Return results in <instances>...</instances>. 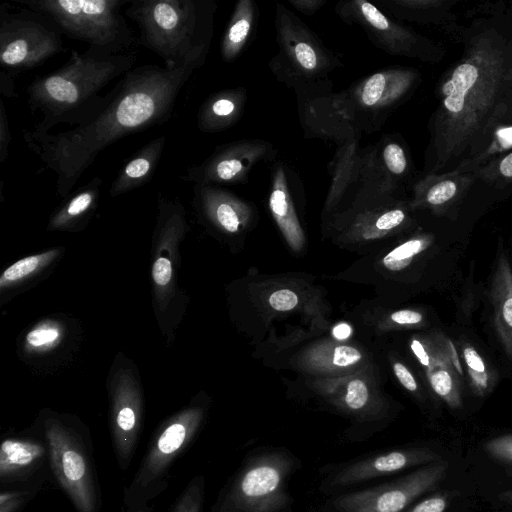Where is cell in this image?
Returning <instances> with one entry per match:
<instances>
[{
    "label": "cell",
    "mask_w": 512,
    "mask_h": 512,
    "mask_svg": "<svg viewBox=\"0 0 512 512\" xmlns=\"http://www.w3.org/2000/svg\"><path fill=\"white\" fill-rule=\"evenodd\" d=\"M411 349L422 365L428 366L430 364L429 355L427 354L423 345L418 340L412 341Z\"/></svg>",
    "instance_id": "c3c4849f"
},
{
    "label": "cell",
    "mask_w": 512,
    "mask_h": 512,
    "mask_svg": "<svg viewBox=\"0 0 512 512\" xmlns=\"http://www.w3.org/2000/svg\"><path fill=\"white\" fill-rule=\"evenodd\" d=\"M245 101V90L241 88L225 89L210 95L198 110V129L211 133L229 128L242 114Z\"/></svg>",
    "instance_id": "ffe728a7"
},
{
    "label": "cell",
    "mask_w": 512,
    "mask_h": 512,
    "mask_svg": "<svg viewBox=\"0 0 512 512\" xmlns=\"http://www.w3.org/2000/svg\"><path fill=\"white\" fill-rule=\"evenodd\" d=\"M40 491L36 488H1L0 512H20Z\"/></svg>",
    "instance_id": "1f68e13d"
},
{
    "label": "cell",
    "mask_w": 512,
    "mask_h": 512,
    "mask_svg": "<svg viewBox=\"0 0 512 512\" xmlns=\"http://www.w3.org/2000/svg\"><path fill=\"white\" fill-rule=\"evenodd\" d=\"M255 18L256 6L253 1L237 2L221 41L223 60L230 62L238 57L251 36Z\"/></svg>",
    "instance_id": "603a6c76"
},
{
    "label": "cell",
    "mask_w": 512,
    "mask_h": 512,
    "mask_svg": "<svg viewBox=\"0 0 512 512\" xmlns=\"http://www.w3.org/2000/svg\"><path fill=\"white\" fill-rule=\"evenodd\" d=\"M200 64L142 65L128 71L106 94L104 105L84 123L56 133L23 138L46 169L56 175V193L69 194L108 146L132 133L167 122L178 95Z\"/></svg>",
    "instance_id": "7a4b0ae2"
},
{
    "label": "cell",
    "mask_w": 512,
    "mask_h": 512,
    "mask_svg": "<svg viewBox=\"0 0 512 512\" xmlns=\"http://www.w3.org/2000/svg\"><path fill=\"white\" fill-rule=\"evenodd\" d=\"M417 81V70L385 69L339 94H334V102L340 116L357 132L374 131L404 101Z\"/></svg>",
    "instance_id": "30bf717a"
},
{
    "label": "cell",
    "mask_w": 512,
    "mask_h": 512,
    "mask_svg": "<svg viewBox=\"0 0 512 512\" xmlns=\"http://www.w3.org/2000/svg\"><path fill=\"white\" fill-rule=\"evenodd\" d=\"M59 333L53 328L36 329L28 333L27 342L34 346L39 347L53 342L57 339Z\"/></svg>",
    "instance_id": "b9f144b4"
},
{
    "label": "cell",
    "mask_w": 512,
    "mask_h": 512,
    "mask_svg": "<svg viewBox=\"0 0 512 512\" xmlns=\"http://www.w3.org/2000/svg\"><path fill=\"white\" fill-rule=\"evenodd\" d=\"M512 152V119L497 126L491 134L486 147L470 161L457 170L472 172L493 159Z\"/></svg>",
    "instance_id": "4316f807"
},
{
    "label": "cell",
    "mask_w": 512,
    "mask_h": 512,
    "mask_svg": "<svg viewBox=\"0 0 512 512\" xmlns=\"http://www.w3.org/2000/svg\"><path fill=\"white\" fill-rule=\"evenodd\" d=\"M278 54L270 62L277 78L295 90L323 84L339 60L317 36L285 6L276 9Z\"/></svg>",
    "instance_id": "ba28073f"
},
{
    "label": "cell",
    "mask_w": 512,
    "mask_h": 512,
    "mask_svg": "<svg viewBox=\"0 0 512 512\" xmlns=\"http://www.w3.org/2000/svg\"><path fill=\"white\" fill-rule=\"evenodd\" d=\"M406 219V213L402 208L394 207L383 211L377 218L375 227L377 230L388 231L400 226Z\"/></svg>",
    "instance_id": "74e56055"
},
{
    "label": "cell",
    "mask_w": 512,
    "mask_h": 512,
    "mask_svg": "<svg viewBox=\"0 0 512 512\" xmlns=\"http://www.w3.org/2000/svg\"><path fill=\"white\" fill-rule=\"evenodd\" d=\"M204 495V477L198 474L186 484L170 512H202Z\"/></svg>",
    "instance_id": "f546056e"
},
{
    "label": "cell",
    "mask_w": 512,
    "mask_h": 512,
    "mask_svg": "<svg viewBox=\"0 0 512 512\" xmlns=\"http://www.w3.org/2000/svg\"><path fill=\"white\" fill-rule=\"evenodd\" d=\"M135 60L134 51L112 54L91 47L83 53L73 51L64 66L28 85V104L43 115L30 131L45 134L56 126L71 128L90 119L106 101L102 90L130 71Z\"/></svg>",
    "instance_id": "3957f363"
},
{
    "label": "cell",
    "mask_w": 512,
    "mask_h": 512,
    "mask_svg": "<svg viewBox=\"0 0 512 512\" xmlns=\"http://www.w3.org/2000/svg\"><path fill=\"white\" fill-rule=\"evenodd\" d=\"M292 459L275 452L247 463L211 512H280L286 506V479Z\"/></svg>",
    "instance_id": "8fae6325"
},
{
    "label": "cell",
    "mask_w": 512,
    "mask_h": 512,
    "mask_svg": "<svg viewBox=\"0 0 512 512\" xmlns=\"http://www.w3.org/2000/svg\"><path fill=\"white\" fill-rule=\"evenodd\" d=\"M394 373L400 383L409 391L417 389V383L410 371L401 363H395L393 366Z\"/></svg>",
    "instance_id": "ee69618b"
},
{
    "label": "cell",
    "mask_w": 512,
    "mask_h": 512,
    "mask_svg": "<svg viewBox=\"0 0 512 512\" xmlns=\"http://www.w3.org/2000/svg\"><path fill=\"white\" fill-rule=\"evenodd\" d=\"M351 332V327L346 323H339L332 330L334 338L338 340L347 339L351 335Z\"/></svg>",
    "instance_id": "681fc988"
},
{
    "label": "cell",
    "mask_w": 512,
    "mask_h": 512,
    "mask_svg": "<svg viewBox=\"0 0 512 512\" xmlns=\"http://www.w3.org/2000/svg\"><path fill=\"white\" fill-rule=\"evenodd\" d=\"M36 431L43 437L52 480L76 512H101L102 493L89 431L72 419L47 415Z\"/></svg>",
    "instance_id": "5b68a950"
},
{
    "label": "cell",
    "mask_w": 512,
    "mask_h": 512,
    "mask_svg": "<svg viewBox=\"0 0 512 512\" xmlns=\"http://www.w3.org/2000/svg\"><path fill=\"white\" fill-rule=\"evenodd\" d=\"M369 393L366 384L360 379L350 381L345 395V404L351 410L357 411L367 404Z\"/></svg>",
    "instance_id": "8d00e7d4"
},
{
    "label": "cell",
    "mask_w": 512,
    "mask_h": 512,
    "mask_svg": "<svg viewBox=\"0 0 512 512\" xmlns=\"http://www.w3.org/2000/svg\"><path fill=\"white\" fill-rule=\"evenodd\" d=\"M11 142V132L9 121L4 107V103L0 100V163H3L9 153Z\"/></svg>",
    "instance_id": "ab89813d"
},
{
    "label": "cell",
    "mask_w": 512,
    "mask_h": 512,
    "mask_svg": "<svg viewBox=\"0 0 512 512\" xmlns=\"http://www.w3.org/2000/svg\"><path fill=\"white\" fill-rule=\"evenodd\" d=\"M430 383L433 390L448 404L457 407L460 403L457 392L455 391L452 377L449 372L443 369L435 371L430 376Z\"/></svg>",
    "instance_id": "d6a6232c"
},
{
    "label": "cell",
    "mask_w": 512,
    "mask_h": 512,
    "mask_svg": "<svg viewBox=\"0 0 512 512\" xmlns=\"http://www.w3.org/2000/svg\"><path fill=\"white\" fill-rule=\"evenodd\" d=\"M166 137L158 136L139 149L119 170L109 193L115 197L145 185L151 180L160 162Z\"/></svg>",
    "instance_id": "ac0fdd59"
},
{
    "label": "cell",
    "mask_w": 512,
    "mask_h": 512,
    "mask_svg": "<svg viewBox=\"0 0 512 512\" xmlns=\"http://www.w3.org/2000/svg\"><path fill=\"white\" fill-rule=\"evenodd\" d=\"M193 188L194 201L206 215L229 233L239 230L246 211L243 201L220 186L195 184Z\"/></svg>",
    "instance_id": "d6986e66"
},
{
    "label": "cell",
    "mask_w": 512,
    "mask_h": 512,
    "mask_svg": "<svg viewBox=\"0 0 512 512\" xmlns=\"http://www.w3.org/2000/svg\"><path fill=\"white\" fill-rule=\"evenodd\" d=\"M360 135L353 136L339 144L329 167L331 184L329 200L334 201L344 193L358 187L362 149L359 148Z\"/></svg>",
    "instance_id": "7402d4cb"
},
{
    "label": "cell",
    "mask_w": 512,
    "mask_h": 512,
    "mask_svg": "<svg viewBox=\"0 0 512 512\" xmlns=\"http://www.w3.org/2000/svg\"><path fill=\"white\" fill-rule=\"evenodd\" d=\"M391 319L398 324H417L422 321V315L412 310H400L394 312Z\"/></svg>",
    "instance_id": "7dc6e473"
},
{
    "label": "cell",
    "mask_w": 512,
    "mask_h": 512,
    "mask_svg": "<svg viewBox=\"0 0 512 512\" xmlns=\"http://www.w3.org/2000/svg\"><path fill=\"white\" fill-rule=\"evenodd\" d=\"M476 180L473 173L457 169L424 174L413 186L414 203L438 210L447 208L461 199Z\"/></svg>",
    "instance_id": "e0dca14e"
},
{
    "label": "cell",
    "mask_w": 512,
    "mask_h": 512,
    "mask_svg": "<svg viewBox=\"0 0 512 512\" xmlns=\"http://www.w3.org/2000/svg\"><path fill=\"white\" fill-rule=\"evenodd\" d=\"M385 9L394 18L424 24L441 25L453 28L456 15L452 13V0H386Z\"/></svg>",
    "instance_id": "44dd1931"
},
{
    "label": "cell",
    "mask_w": 512,
    "mask_h": 512,
    "mask_svg": "<svg viewBox=\"0 0 512 512\" xmlns=\"http://www.w3.org/2000/svg\"><path fill=\"white\" fill-rule=\"evenodd\" d=\"M511 119H512V111H511V113H510V115H509V118H508L507 120H511ZM507 120H506V121H507Z\"/></svg>",
    "instance_id": "f5cc1de1"
},
{
    "label": "cell",
    "mask_w": 512,
    "mask_h": 512,
    "mask_svg": "<svg viewBox=\"0 0 512 512\" xmlns=\"http://www.w3.org/2000/svg\"><path fill=\"white\" fill-rule=\"evenodd\" d=\"M119 512H156L149 505L141 506V507H125L122 505V508Z\"/></svg>",
    "instance_id": "f907efd6"
},
{
    "label": "cell",
    "mask_w": 512,
    "mask_h": 512,
    "mask_svg": "<svg viewBox=\"0 0 512 512\" xmlns=\"http://www.w3.org/2000/svg\"><path fill=\"white\" fill-rule=\"evenodd\" d=\"M498 498L502 502H505V503H508V504L512 505V488L508 489L506 491L501 492L498 495Z\"/></svg>",
    "instance_id": "816d5d0a"
},
{
    "label": "cell",
    "mask_w": 512,
    "mask_h": 512,
    "mask_svg": "<svg viewBox=\"0 0 512 512\" xmlns=\"http://www.w3.org/2000/svg\"><path fill=\"white\" fill-rule=\"evenodd\" d=\"M130 0H21L16 3L48 16L69 38L112 54L124 53L135 39L123 7Z\"/></svg>",
    "instance_id": "8992f818"
},
{
    "label": "cell",
    "mask_w": 512,
    "mask_h": 512,
    "mask_svg": "<svg viewBox=\"0 0 512 512\" xmlns=\"http://www.w3.org/2000/svg\"><path fill=\"white\" fill-rule=\"evenodd\" d=\"M483 448L494 460L512 466V434L494 437L486 441Z\"/></svg>",
    "instance_id": "836d02e7"
},
{
    "label": "cell",
    "mask_w": 512,
    "mask_h": 512,
    "mask_svg": "<svg viewBox=\"0 0 512 512\" xmlns=\"http://www.w3.org/2000/svg\"><path fill=\"white\" fill-rule=\"evenodd\" d=\"M463 355L469 370V374L474 381L475 386L482 390L486 389L488 386V377L486 374L485 364L481 356L473 347L464 348Z\"/></svg>",
    "instance_id": "e575fe53"
},
{
    "label": "cell",
    "mask_w": 512,
    "mask_h": 512,
    "mask_svg": "<svg viewBox=\"0 0 512 512\" xmlns=\"http://www.w3.org/2000/svg\"><path fill=\"white\" fill-rule=\"evenodd\" d=\"M269 304L274 310L289 311L298 304V297L289 289H281L270 295Z\"/></svg>",
    "instance_id": "f35d334b"
},
{
    "label": "cell",
    "mask_w": 512,
    "mask_h": 512,
    "mask_svg": "<svg viewBox=\"0 0 512 512\" xmlns=\"http://www.w3.org/2000/svg\"><path fill=\"white\" fill-rule=\"evenodd\" d=\"M271 143L264 140H239L224 144L203 162L190 166L182 178L194 185H236L243 183L259 162L274 155Z\"/></svg>",
    "instance_id": "5bb4252c"
},
{
    "label": "cell",
    "mask_w": 512,
    "mask_h": 512,
    "mask_svg": "<svg viewBox=\"0 0 512 512\" xmlns=\"http://www.w3.org/2000/svg\"><path fill=\"white\" fill-rule=\"evenodd\" d=\"M172 275V266L169 259L160 257L153 265V279L158 285L169 283Z\"/></svg>",
    "instance_id": "7bdbcfd3"
},
{
    "label": "cell",
    "mask_w": 512,
    "mask_h": 512,
    "mask_svg": "<svg viewBox=\"0 0 512 512\" xmlns=\"http://www.w3.org/2000/svg\"><path fill=\"white\" fill-rule=\"evenodd\" d=\"M441 460V457L427 449L406 448L387 451L362 459L341 470L332 484L351 485L377 477L400 472L414 466L428 465Z\"/></svg>",
    "instance_id": "2e32d148"
},
{
    "label": "cell",
    "mask_w": 512,
    "mask_h": 512,
    "mask_svg": "<svg viewBox=\"0 0 512 512\" xmlns=\"http://www.w3.org/2000/svg\"><path fill=\"white\" fill-rule=\"evenodd\" d=\"M454 494L442 491L426 497L404 512H445L450 506Z\"/></svg>",
    "instance_id": "d590c367"
},
{
    "label": "cell",
    "mask_w": 512,
    "mask_h": 512,
    "mask_svg": "<svg viewBox=\"0 0 512 512\" xmlns=\"http://www.w3.org/2000/svg\"><path fill=\"white\" fill-rule=\"evenodd\" d=\"M52 480L48 450L43 437L31 434L5 435L0 444V487L42 490Z\"/></svg>",
    "instance_id": "9a60e30c"
},
{
    "label": "cell",
    "mask_w": 512,
    "mask_h": 512,
    "mask_svg": "<svg viewBox=\"0 0 512 512\" xmlns=\"http://www.w3.org/2000/svg\"><path fill=\"white\" fill-rule=\"evenodd\" d=\"M476 179L495 186L504 187L512 183V152L501 155L472 171Z\"/></svg>",
    "instance_id": "f1b7e54d"
},
{
    "label": "cell",
    "mask_w": 512,
    "mask_h": 512,
    "mask_svg": "<svg viewBox=\"0 0 512 512\" xmlns=\"http://www.w3.org/2000/svg\"><path fill=\"white\" fill-rule=\"evenodd\" d=\"M290 3L303 14L311 16L325 4V1L291 0Z\"/></svg>",
    "instance_id": "f6af8a7d"
},
{
    "label": "cell",
    "mask_w": 512,
    "mask_h": 512,
    "mask_svg": "<svg viewBox=\"0 0 512 512\" xmlns=\"http://www.w3.org/2000/svg\"><path fill=\"white\" fill-rule=\"evenodd\" d=\"M493 302L497 331L512 355V275L505 260H501L495 278Z\"/></svg>",
    "instance_id": "cb8c5ba5"
},
{
    "label": "cell",
    "mask_w": 512,
    "mask_h": 512,
    "mask_svg": "<svg viewBox=\"0 0 512 512\" xmlns=\"http://www.w3.org/2000/svg\"><path fill=\"white\" fill-rule=\"evenodd\" d=\"M361 359V353L354 347L338 346L334 349L333 364L339 367H347L357 363Z\"/></svg>",
    "instance_id": "60d3db41"
},
{
    "label": "cell",
    "mask_w": 512,
    "mask_h": 512,
    "mask_svg": "<svg viewBox=\"0 0 512 512\" xmlns=\"http://www.w3.org/2000/svg\"><path fill=\"white\" fill-rule=\"evenodd\" d=\"M463 42L461 57L437 87L425 174L452 171L470 161L512 111V39L504 27L477 19Z\"/></svg>",
    "instance_id": "6da1fadb"
},
{
    "label": "cell",
    "mask_w": 512,
    "mask_h": 512,
    "mask_svg": "<svg viewBox=\"0 0 512 512\" xmlns=\"http://www.w3.org/2000/svg\"><path fill=\"white\" fill-rule=\"evenodd\" d=\"M337 14L347 23H355L370 41L392 56L417 58L425 62H438L444 51L432 40L385 15L365 0L339 2Z\"/></svg>",
    "instance_id": "7c38bea8"
},
{
    "label": "cell",
    "mask_w": 512,
    "mask_h": 512,
    "mask_svg": "<svg viewBox=\"0 0 512 512\" xmlns=\"http://www.w3.org/2000/svg\"><path fill=\"white\" fill-rule=\"evenodd\" d=\"M290 186L286 169L283 165H277L273 172L269 207L282 230L288 234L297 236L300 227L293 207Z\"/></svg>",
    "instance_id": "d4e9b609"
},
{
    "label": "cell",
    "mask_w": 512,
    "mask_h": 512,
    "mask_svg": "<svg viewBox=\"0 0 512 512\" xmlns=\"http://www.w3.org/2000/svg\"><path fill=\"white\" fill-rule=\"evenodd\" d=\"M57 254L58 251L53 250L18 260L3 272L0 278V288L4 289L34 273L39 268L52 261Z\"/></svg>",
    "instance_id": "83f0119b"
},
{
    "label": "cell",
    "mask_w": 512,
    "mask_h": 512,
    "mask_svg": "<svg viewBox=\"0 0 512 512\" xmlns=\"http://www.w3.org/2000/svg\"><path fill=\"white\" fill-rule=\"evenodd\" d=\"M15 79L12 74L0 71V93L6 97H18L15 91Z\"/></svg>",
    "instance_id": "bcb514c9"
},
{
    "label": "cell",
    "mask_w": 512,
    "mask_h": 512,
    "mask_svg": "<svg viewBox=\"0 0 512 512\" xmlns=\"http://www.w3.org/2000/svg\"><path fill=\"white\" fill-rule=\"evenodd\" d=\"M426 246L427 241L424 238L410 239L389 252L384 257L383 264L391 271L404 269Z\"/></svg>",
    "instance_id": "4dcf8cb0"
},
{
    "label": "cell",
    "mask_w": 512,
    "mask_h": 512,
    "mask_svg": "<svg viewBox=\"0 0 512 512\" xmlns=\"http://www.w3.org/2000/svg\"><path fill=\"white\" fill-rule=\"evenodd\" d=\"M8 7L0 6V67L16 77L60 53L62 32L43 13L22 5L15 12Z\"/></svg>",
    "instance_id": "9c48e42d"
},
{
    "label": "cell",
    "mask_w": 512,
    "mask_h": 512,
    "mask_svg": "<svg viewBox=\"0 0 512 512\" xmlns=\"http://www.w3.org/2000/svg\"><path fill=\"white\" fill-rule=\"evenodd\" d=\"M215 11L212 0H130L124 8L138 25L137 45L153 51L167 66L204 64Z\"/></svg>",
    "instance_id": "277c9868"
},
{
    "label": "cell",
    "mask_w": 512,
    "mask_h": 512,
    "mask_svg": "<svg viewBox=\"0 0 512 512\" xmlns=\"http://www.w3.org/2000/svg\"><path fill=\"white\" fill-rule=\"evenodd\" d=\"M202 420L203 410L191 407L159 427L130 483L124 488L123 506H146L168 488L171 467L191 445Z\"/></svg>",
    "instance_id": "52a82bcc"
},
{
    "label": "cell",
    "mask_w": 512,
    "mask_h": 512,
    "mask_svg": "<svg viewBox=\"0 0 512 512\" xmlns=\"http://www.w3.org/2000/svg\"><path fill=\"white\" fill-rule=\"evenodd\" d=\"M447 468V462L439 460L395 481L340 496L334 506L339 512H404L444 481Z\"/></svg>",
    "instance_id": "4fadbf2b"
},
{
    "label": "cell",
    "mask_w": 512,
    "mask_h": 512,
    "mask_svg": "<svg viewBox=\"0 0 512 512\" xmlns=\"http://www.w3.org/2000/svg\"><path fill=\"white\" fill-rule=\"evenodd\" d=\"M102 179L92 178L72 194L52 217L51 226L64 227L78 221L96 206L100 194Z\"/></svg>",
    "instance_id": "484cf974"
}]
</instances>
